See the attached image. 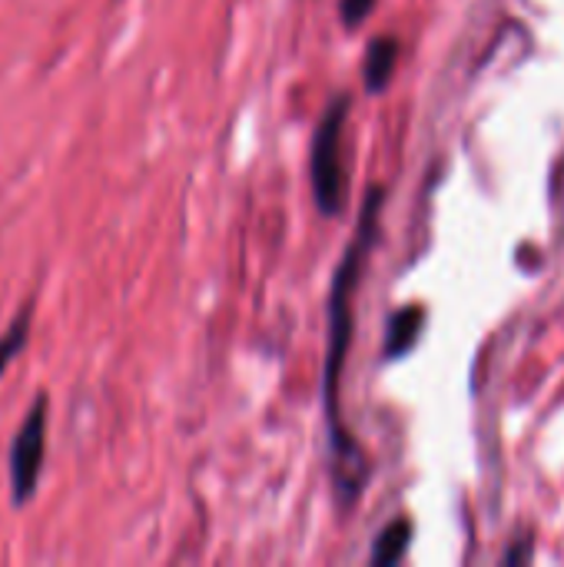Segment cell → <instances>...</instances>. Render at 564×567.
<instances>
[{"mask_svg": "<svg viewBox=\"0 0 564 567\" xmlns=\"http://www.w3.org/2000/svg\"><path fill=\"white\" fill-rule=\"evenodd\" d=\"M47 425H50V399L37 395L30 412L23 415L20 429L13 432L10 452H7V472H10V498L13 505H27L37 495L43 455H47Z\"/></svg>", "mask_w": 564, "mask_h": 567, "instance_id": "obj_3", "label": "cell"}, {"mask_svg": "<svg viewBox=\"0 0 564 567\" xmlns=\"http://www.w3.org/2000/svg\"><path fill=\"white\" fill-rule=\"evenodd\" d=\"M409 542H412V522L409 518H396L382 528V535L376 538V548H372V561L379 567L396 565L402 561V555L409 551Z\"/></svg>", "mask_w": 564, "mask_h": 567, "instance_id": "obj_6", "label": "cell"}, {"mask_svg": "<svg viewBox=\"0 0 564 567\" xmlns=\"http://www.w3.org/2000/svg\"><path fill=\"white\" fill-rule=\"evenodd\" d=\"M399 37H376L366 50V66H362V80H366V90L369 93H382L396 73V63H399Z\"/></svg>", "mask_w": 564, "mask_h": 567, "instance_id": "obj_4", "label": "cell"}, {"mask_svg": "<svg viewBox=\"0 0 564 567\" xmlns=\"http://www.w3.org/2000/svg\"><path fill=\"white\" fill-rule=\"evenodd\" d=\"M425 326V306H406L392 316L389 332H386V359H402L412 352V346L419 342Z\"/></svg>", "mask_w": 564, "mask_h": 567, "instance_id": "obj_5", "label": "cell"}, {"mask_svg": "<svg viewBox=\"0 0 564 567\" xmlns=\"http://www.w3.org/2000/svg\"><path fill=\"white\" fill-rule=\"evenodd\" d=\"M349 110H352L349 93L332 96L312 140V193H316V206L326 216H339L346 209L349 176L342 156V133L349 123Z\"/></svg>", "mask_w": 564, "mask_h": 567, "instance_id": "obj_2", "label": "cell"}, {"mask_svg": "<svg viewBox=\"0 0 564 567\" xmlns=\"http://www.w3.org/2000/svg\"><path fill=\"white\" fill-rule=\"evenodd\" d=\"M386 189L372 186L362 206V216L356 223V236L342 252V262L336 266L332 286H329V332H326V375H322V392H326V419H329V445H332V475H336V492L342 508L356 505L362 482L369 478V465L359 452V445L342 432L339 425V382H342V365L349 359L352 346V312H356V289L362 279V266L369 252L376 249L379 239V213H382Z\"/></svg>", "mask_w": 564, "mask_h": 567, "instance_id": "obj_1", "label": "cell"}, {"mask_svg": "<svg viewBox=\"0 0 564 567\" xmlns=\"http://www.w3.org/2000/svg\"><path fill=\"white\" fill-rule=\"evenodd\" d=\"M30 316H33V302H27L7 326V332L0 336V375L7 372V365L27 349V339H30Z\"/></svg>", "mask_w": 564, "mask_h": 567, "instance_id": "obj_7", "label": "cell"}, {"mask_svg": "<svg viewBox=\"0 0 564 567\" xmlns=\"http://www.w3.org/2000/svg\"><path fill=\"white\" fill-rule=\"evenodd\" d=\"M376 0H342V23L346 27H362L372 13Z\"/></svg>", "mask_w": 564, "mask_h": 567, "instance_id": "obj_8", "label": "cell"}]
</instances>
